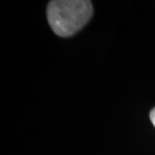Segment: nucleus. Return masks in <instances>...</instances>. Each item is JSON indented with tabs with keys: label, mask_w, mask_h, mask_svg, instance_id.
I'll list each match as a JSON object with an SVG mask.
<instances>
[{
	"label": "nucleus",
	"mask_w": 155,
	"mask_h": 155,
	"mask_svg": "<svg viewBox=\"0 0 155 155\" xmlns=\"http://www.w3.org/2000/svg\"><path fill=\"white\" fill-rule=\"evenodd\" d=\"M93 5L88 0H54L48 6V20L58 35L67 38L75 35L88 22Z\"/></svg>",
	"instance_id": "1"
},
{
	"label": "nucleus",
	"mask_w": 155,
	"mask_h": 155,
	"mask_svg": "<svg viewBox=\"0 0 155 155\" xmlns=\"http://www.w3.org/2000/svg\"><path fill=\"white\" fill-rule=\"evenodd\" d=\"M150 120H151V122H152V124L155 127V108L152 111H151V113H150Z\"/></svg>",
	"instance_id": "2"
}]
</instances>
